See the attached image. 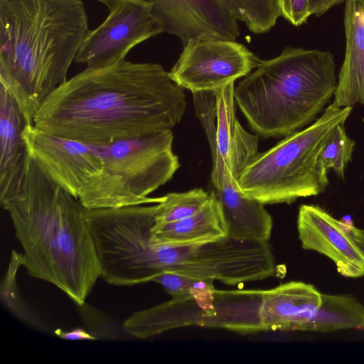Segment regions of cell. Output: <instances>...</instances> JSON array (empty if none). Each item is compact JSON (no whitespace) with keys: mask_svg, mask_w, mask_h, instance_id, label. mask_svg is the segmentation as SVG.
Masks as SVG:
<instances>
[{"mask_svg":"<svg viewBox=\"0 0 364 364\" xmlns=\"http://www.w3.org/2000/svg\"><path fill=\"white\" fill-rule=\"evenodd\" d=\"M297 231L301 247L328 257L345 277L364 276V252L343 222L314 205L299 207Z\"/></svg>","mask_w":364,"mask_h":364,"instance_id":"30bf717a","label":"cell"},{"mask_svg":"<svg viewBox=\"0 0 364 364\" xmlns=\"http://www.w3.org/2000/svg\"><path fill=\"white\" fill-rule=\"evenodd\" d=\"M281 16L294 26H301L311 16L309 0H274Z\"/></svg>","mask_w":364,"mask_h":364,"instance_id":"d4e9b609","label":"cell"},{"mask_svg":"<svg viewBox=\"0 0 364 364\" xmlns=\"http://www.w3.org/2000/svg\"><path fill=\"white\" fill-rule=\"evenodd\" d=\"M205 206L195 215L181 220L156 225L153 240L161 245H190L228 237L227 226L219 201L212 191Z\"/></svg>","mask_w":364,"mask_h":364,"instance_id":"2e32d148","label":"cell"},{"mask_svg":"<svg viewBox=\"0 0 364 364\" xmlns=\"http://www.w3.org/2000/svg\"><path fill=\"white\" fill-rule=\"evenodd\" d=\"M322 294L311 284L291 281L262 290L260 319L263 331H300L321 306Z\"/></svg>","mask_w":364,"mask_h":364,"instance_id":"4fadbf2b","label":"cell"},{"mask_svg":"<svg viewBox=\"0 0 364 364\" xmlns=\"http://www.w3.org/2000/svg\"><path fill=\"white\" fill-rule=\"evenodd\" d=\"M347 0H309V10L311 15L321 16L332 7Z\"/></svg>","mask_w":364,"mask_h":364,"instance_id":"4316f807","label":"cell"},{"mask_svg":"<svg viewBox=\"0 0 364 364\" xmlns=\"http://www.w3.org/2000/svg\"><path fill=\"white\" fill-rule=\"evenodd\" d=\"M54 333L60 338L68 341H92L97 339L96 337L82 328H76L67 331L55 329Z\"/></svg>","mask_w":364,"mask_h":364,"instance_id":"484cf974","label":"cell"},{"mask_svg":"<svg viewBox=\"0 0 364 364\" xmlns=\"http://www.w3.org/2000/svg\"><path fill=\"white\" fill-rule=\"evenodd\" d=\"M238 21L261 34L269 31L281 16L274 0H223Z\"/></svg>","mask_w":364,"mask_h":364,"instance_id":"d6986e66","label":"cell"},{"mask_svg":"<svg viewBox=\"0 0 364 364\" xmlns=\"http://www.w3.org/2000/svg\"><path fill=\"white\" fill-rule=\"evenodd\" d=\"M186 107L183 89L159 63L125 58L85 68L42 102L33 124L46 132L93 145L171 129Z\"/></svg>","mask_w":364,"mask_h":364,"instance_id":"6da1fadb","label":"cell"},{"mask_svg":"<svg viewBox=\"0 0 364 364\" xmlns=\"http://www.w3.org/2000/svg\"><path fill=\"white\" fill-rule=\"evenodd\" d=\"M210 196V193L200 188L164 196L157 203L155 224L175 222L195 215L205 206Z\"/></svg>","mask_w":364,"mask_h":364,"instance_id":"ffe728a7","label":"cell"},{"mask_svg":"<svg viewBox=\"0 0 364 364\" xmlns=\"http://www.w3.org/2000/svg\"><path fill=\"white\" fill-rule=\"evenodd\" d=\"M364 331V305L348 294H322L321 306L314 312L303 331Z\"/></svg>","mask_w":364,"mask_h":364,"instance_id":"e0dca14e","label":"cell"},{"mask_svg":"<svg viewBox=\"0 0 364 364\" xmlns=\"http://www.w3.org/2000/svg\"><path fill=\"white\" fill-rule=\"evenodd\" d=\"M23 138L29 155L55 183L85 209L141 205L109 173L95 145L26 124Z\"/></svg>","mask_w":364,"mask_h":364,"instance_id":"8992f818","label":"cell"},{"mask_svg":"<svg viewBox=\"0 0 364 364\" xmlns=\"http://www.w3.org/2000/svg\"><path fill=\"white\" fill-rule=\"evenodd\" d=\"M352 110L329 104L306 128L258 154L239 177L240 189L263 205L291 203L323 193L329 181L319 155L333 129L344 124Z\"/></svg>","mask_w":364,"mask_h":364,"instance_id":"5b68a950","label":"cell"},{"mask_svg":"<svg viewBox=\"0 0 364 364\" xmlns=\"http://www.w3.org/2000/svg\"><path fill=\"white\" fill-rule=\"evenodd\" d=\"M193 98L196 113L207 136L209 145L213 143L215 121L216 100L213 91L193 92Z\"/></svg>","mask_w":364,"mask_h":364,"instance_id":"cb8c5ba5","label":"cell"},{"mask_svg":"<svg viewBox=\"0 0 364 364\" xmlns=\"http://www.w3.org/2000/svg\"><path fill=\"white\" fill-rule=\"evenodd\" d=\"M89 31L83 0H0V84L26 124L68 80Z\"/></svg>","mask_w":364,"mask_h":364,"instance_id":"3957f363","label":"cell"},{"mask_svg":"<svg viewBox=\"0 0 364 364\" xmlns=\"http://www.w3.org/2000/svg\"><path fill=\"white\" fill-rule=\"evenodd\" d=\"M362 20H363V21L364 23V9H363V13H362Z\"/></svg>","mask_w":364,"mask_h":364,"instance_id":"f1b7e54d","label":"cell"},{"mask_svg":"<svg viewBox=\"0 0 364 364\" xmlns=\"http://www.w3.org/2000/svg\"><path fill=\"white\" fill-rule=\"evenodd\" d=\"M173 135L163 129L146 135L95 145L107 171L141 205L159 203L163 196L148 197L172 178L179 168L172 151Z\"/></svg>","mask_w":364,"mask_h":364,"instance_id":"52a82bcc","label":"cell"},{"mask_svg":"<svg viewBox=\"0 0 364 364\" xmlns=\"http://www.w3.org/2000/svg\"><path fill=\"white\" fill-rule=\"evenodd\" d=\"M336 69L330 51L287 47L244 77L235 101L257 134L286 136L311 124L331 104Z\"/></svg>","mask_w":364,"mask_h":364,"instance_id":"277c9868","label":"cell"},{"mask_svg":"<svg viewBox=\"0 0 364 364\" xmlns=\"http://www.w3.org/2000/svg\"><path fill=\"white\" fill-rule=\"evenodd\" d=\"M211 182L221 207L228 237L238 240L269 242L273 220L264 205L245 194L228 173L211 178Z\"/></svg>","mask_w":364,"mask_h":364,"instance_id":"7c38bea8","label":"cell"},{"mask_svg":"<svg viewBox=\"0 0 364 364\" xmlns=\"http://www.w3.org/2000/svg\"><path fill=\"white\" fill-rule=\"evenodd\" d=\"M164 32L152 4L122 0L109 10L105 20L90 30L75 58L87 68H102L124 59L136 45Z\"/></svg>","mask_w":364,"mask_h":364,"instance_id":"9c48e42d","label":"cell"},{"mask_svg":"<svg viewBox=\"0 0 364 364\" xmlns=\"http://www.w3.org/2000/svg\"><path fill=\"white\" fill-rule=\"evenodd\" d=\"M23 254L12 251L8 270L1 284V299L5 306L16 316L33 327L50 331V326L39 318L23 301L18 293L16 275L20 267L23 266Z\"/></svg>","mask_w":364,"mask_h":364,"instance_id":"ac0fdd59","label":"cell"},{"mask_svg":"<svg viewBox=\"0 0 364 364\" xmlns=\"http://www.w3.org/2000/svg\"><path fill=\"white\" fill-rule=\"evenodd\" d=\"M261 60L235 40L208 37L183 46L168 72L171 79L192 93L220 90L251 73Z\"/></svg>","mask_w":364,"mask_h":364,"instance_id":"ba28073f","label":"cell"},{"mask_svg":"<svg viewBox=\"0 0 364 364\" xmlns=\"http://www.w3.org/2000/svg\"><path fill=\"white\" fill-rule=\"evenodd\" d=\"M23 250V267L82 306L100 266L85 208L55 183L29 155L16 187L0 198Z\"/></svg>","mask_w":364,"mask_h":364,"instance_id":"7a4b0ae2","label":"cell"},{"mask_svg":"<svg viewBox=\"0 0 364 364\" xmlns=\"http://www.w3.org/2000/svg\"><path fill=\"white\" fill-rule=\"evenodd\" d=\"M151 282L159 283L172 298L193 297L203 299L215 291L213 280L198 279L176 273L164 272L154 277Z\"/></svg>","mask_w":364,"mask_h":364,"instance_id":"603a6c76","label":"cell"},{"mask_svg":"<svg viewBox=\"0 0 364 364\" xmlns=\"http://www.w3.org/2000/svg\"><path fill=\"white\" fill-rule=\"evenodd\" d=\"M346 229L364 252V229L357 228L351 224H345Z\"/></svg>","mask_w":364,"mask_h":364,"instance_id":"83f0119b","label":"cell"},{"mask_svg":"<svg viewBox=\"0 0 364 364\" xmlns=\"http://www.w3.org/2000/svg\"><path fill=\"white\" fill-rule=\"evenodd\" d=\"M26 124L16 100L0 84V198L16 187L23 173L28 156L23 138Z\"/></svg>","mask_w":364,"mask_h":364,"instance_id":"9a60e30c","label":"cell"},{"mask_svg":"<svg viewBox=\"0 0 364 364\" xmlns=\"http://www.w3.org/2000/svg\"><path fill=\"white\" fill-rule=\"evenodd\" d=\"M355 141L347 134L344 124L337 125L328 136L319 155V162L327 171L333 169L343 178L352 159Z\"/></svg>","mask_w":364,"mask_h":364,"instance_id":"7402d4cb","label":"cell"},{"mask_svg":"<svg viewBox=\"0 0 364 364\" xmlns=\"http://www.w3.org/2000/svg\"><path fill=\"white\" fill-rule=\"evenodd\" d=\"M364 0H347L344 11L346 50L331 104L336 107L364 105Z\"/></svg>","mask_w":364,"mask_h":364,"instance_id":"5bb4252c","label":"cell"},{"mask_svg":"<svg viewBox=\"0 0 364 364\" xmlns=\"http://www.w3.org/2000/svg\"><path fill=\"white\" fill-rule=\"evenodd\" d=\"M234 90V83H231L214 91L216 121L214 140L210 148L213 158L211 174L228 172L237 181L259 153L257 136L245 130L236 117Z\"/></svg>","mask_w":364,"mask_h":364,"instance_id":"8fae6325","label":"cell"},{"mask_svg":"<svg viewBox=\"0 0 364 364\" xmlns=\"http://www.w3.org/2000/svg\"><path fill=\"white\" fill-rule=\"evenodd\" d=\"M206 26L222 38L235 40L240 30L237 19L223 0H187Z\"/></svg>","mask_w":364,"mask_h":364,"instance_id":"44dd1931","label":"cell"}]
</instances>
